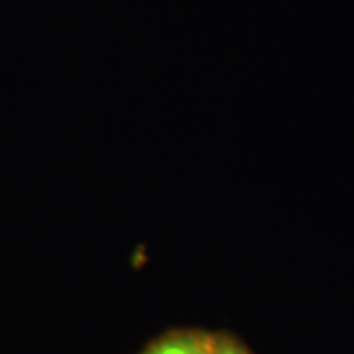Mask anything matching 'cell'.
Here are the masks:
<instances>
[{
    "label": "cell",
    "instance_id": "cell-1",
    "mask_svg": "<svg viewBox=\"0 0 354 354\" xmlns=\"http://www.w3.org/2000/svg\"><path fill=\"white\" fill-rule=\"evenodd\" d=\"M212 344L196 335H177L156 343L145 354H212Z\"/></svg>",
    "mask_w": 354,
    "mask_h": 354
},
{
    "label": "cell",
    "instance_id": "cell-2",
    "mask_svg": "<svg viewBox=\"0 0 354 354\" xmlns=\"http://www.w3.org/2000/svg\"><path fill=\"white\" fill-rule=\"evenodd\" d=\"M212 354H246L241 348L230 342H216L212 344Z\"/></svg>",
    "mask_w": 354,
    "mask_h": 354
}]
</instances>
